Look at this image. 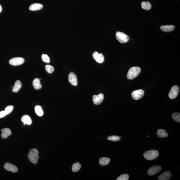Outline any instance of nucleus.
<instances>
[{"label":"nucleus","instance_id":"obj_1","mask_svg":"<svg viewBox=\"0 0 180 180\" xmlns=\"http://www.w3.org/2000/svg\"><path fill=\"white\" fill-rule=\"evenodd\" d=\"M141 70V68L139 67H131L128 72L127 78L130 80L134 79L140 74Z\"/></svg>","mask_w":180,"mask_h":180},{"label":"nucleus","instance_id":"obj_2","mask_svg":"<svg viewBox=\"0 0 180 180\" xmlns=\"http://www.w3.org/2000/svg\"><path fill=\"white\" fill-rule=\"evenodd\" d=\"M39 152L35 148L31 149L29 152L28 158L30 161L34 164H37L39 156Z\"/></svg>","mask_w":180,"mask_h":180},{"label":"nucleus","instance_id":"obj_3","mask_svg":"<svg viewBox=\"0 0 180 180\" xmlns=\"http://www.w3.org/2000/svg\"><path fill=\"white\" fill-rule=\"evenodd\" d=\"M159 153L158 151L155 150H151L145 152L143 156L145 159L149 161L155 160L158 157Z\"/></svg>","mask_w":180,"mask_h":180},{"label":"nucleus","instance_id":"obj_4","mask_svg":"<svg viewBox=\"0 0 180 180\" xmlns=\"http://www.w3.org/2000/svg\"><path fill=\"white\" fill-rule=\"evenodd\" d=\"M116 35L117 40L120 43H125L128 42L129 40V37L122 32L118 31L116 33Z\"/></svg>","mask_w":180,"mask_h":180},{"label":"nucleus","instance_id":"obj_5","mask_svg":"<svg viewBox=\"0 0 180 180\" xmlns=\"http://www.w3.org/2000/svg\"><path fill=\"white\" fill-rule=\"evenodd\" d=\"M179 91V88L177 85H174L172 87L169 92L168 96L171 99H174L176 97Z\"/></svg>","mask_w":180,"mask_h":180},{"label":"nucleus","instance_id":"obj_6","mask_svg":"<svg viewBox=\"0 0 180 180\" xmlns=\"http://www.w3.org/2000/svg\"><path fill=\"white\" fill-rule=\"evenodd\" d=\"M162 170V167L160 165H155L150 167L148 169L147 174L150 176H153L158 174Z\"/></svg>","mask_w":180,"mask_h":180},{"label":"nucleus","instance_id":"obj_7","mask_svg":"<svg viewBox=\"0 0 180 180\" xmlns=\"http://www.w3.org/2000/svg\"><path fill=\"white\" fill-rule=\"evenodd\" d=\"M145 91L141 89L134 90L132 91V98L135 100H138L143 97Z\"/></svg>","mask_w":180,"mask_h":180},{"label":"nucleus","instance_id":"obj_8","mask_svg":"<svg viewBox=\"0 0 180 180\" xmlns=\"http://www.w3.org/2000/svg\"><path fill=\"white\" fill-rule=\"evenodd\" d=\"M9 63L13 66H18L24 63V58L16 57L12 58L9 60Z\"/></svg>","mask_w":180,"mask_h":180},{"label":"nucleus","instance_id":"obj_9","mask_svg":"<svg viewBox=\"0 0 180 180\" xmlns=\"http://www.w3.org/2000/svg\"><path fill=\"white\" fill-rule=\"evenodd\" d=\"M104 95L103 93H99L98 95H94L92 99L94 104L98 105L100 104L104 99Z\"/></svg>","mask_w":180,"mask_h":180},{"label":"nucleus","instance_id":"obj_10","mask_svg":"<svg viewBox=\"0 0 180 180\" xmlns=\"http://www.w3.org/2000/svg\"><path fill=\"white\" fill-rule=\"evenodd\" d=\"M68 81L71 84L74 86H76L78 84L77 76L73 72H71L68 75Z\"/></svg>","mask_w":180,"mask_h":180},{"label":"nucleus","instance_id":"obj_11","mask_svg":"<svg viewBox=\"0 0 180 180\" xmlns=\"http://www.w3.org/2000/svg\"><path fill=\"white\" fill-rule=\"evenodd\" d=\"M92 57L97 62L102 63L104 62V58L102 53H99L98 52H94L92 54Z\"/></svg>","mask_w":180,"mask_h":180},{"label":"nucleus","instance_id":"obj_12","mask_svg":"<svg viewBox=\"0 0 180 180\" xmlns=\"http://www.w3.org/2000/svg\"><path fill=\"white\" fill-rule=\"evenodd\" d=\"M4 167L6 170L12 172L13 173L17 172L18 171V168L16 166L9 162L6 163L4 165Z\"/></svg>","mask_w":180,"mask_h":180},{"label":"nucleus","instance_id":"obj_13","mask_svg":"<svg viewBox=\"0 0 180 180\" xmlns=\"http://www.w3.org/2000/svg\"><path fill=\"white\" fill-rule=\"evenodd\" d=\"M171 177V174L169 171H167L162 173L159 176V180H168L170 179Z\"/></svg>","mask_w":180,"mask_h":180},{"label":"nucleus","instance_id":"obj_14","mask_svg":"<svg viewBox=\"0 0 180 180\" xmlns=\"http://www.w3.org/2000/svg\"><path fill=\"white\" fill-rule=\"evenodd\" d=\"M2 133L1 134V137L3 139H6L11 134V131L10 128H5L1 130Z\"/></svg>","mask_w":180,"mask_h":180},{"label":"nucleus","instance_id":"obj_15","mask_svg":"<svg viewBox=\"0 0 180 180\" xmlns=\"http://www.w3.org/2000/svg\"><path fill=\"white\" fill-rule=\"evenodd\" d=\"M175 27L174 25H166L161 26V31L165 32H171L175 30Z\"/></svg>","mask_w":180,"mask_h":180},{"label":"nucleus","instance_id":"obj_16","mask_svg":"<svg viewBox=\"0 0 180 180\" xmlns=\"http://www.w3.org/2000/svg\"><path fill=\"white\" fill-rule=\"evenodd\" d=\"M43 8V5L39 3H34L31 4L29 8V10L31 11H37Z\"/></svg>","mask_w":180,"mask_h":180},{"label":"nucleus","instance_id":"obj_17","mask_svg":"<svg viewBox=\"0 0 180 180\" xmlns=\"http://www.w3.org/2000/svg\"><path fill=\"white\" fill-rule=\"evenodd\" d=\"M22 83L19 80H17L15 82L14 85L12 88V91L14 92L17 93L19 91V89L22 87Z\"/></svg>","mask_w":180,"mask_h":180},{"label":"nucleus","instance_id":"obj_18","mask_svg":"<svg viewBox=\"0 0 180 180\" xmlns=\"http://www.w3.org/2000/svg\"><path fill=\"white\" fill-rule=\"evenodd\" d=\"M32 85L35 89L36 90H39L41 89L42 85L40 83V80L38 78L34 79L33 80Z\"/></svg>","mask_w":180,"mask_h":180},{"label":"nucleus","instance_id":"obj_19","mask_svg":"<svg viewBox=\"0 0 180 180\" xmlns=\"http://www.w3.org/2000/svg\"><path fill=\"white\" fill-rule=\"evenodd\" d=\"M21 120L22 122L25 123L28 125H31L32 124V120L31 117L27 115H24L22 117Z\"/></svg>","mask_w":180,"mask_h":180},{"label":"nucleus","instance_id":"obj_20","mask_svg":"<svg viewBox=\"0 0 180 180\" xmlns=\"http://www.w3.org/2000/svg\"><path fill=\"white\" fill-rule=\"evenodd\" d=\"M156 133L158 136L161 138H166L168 135V133L166 132V130L161 129L158 130Z\"/></svg>","mask_w":180,"mask_h":180},{"label":"nucleus","instance_id":"obj_21","mask_svg":"<svg viewBox=\"0 0 180 180\" xmlns=\"http://www.w3.org/2000/svg\"><path fill=\"white\" fill-rule=\"evenodd\" d=\"M99 162L101 165H106L110 163V159L108 157H103L99 159Z\"/></svg>","mask_w":180,"mask_h":180},{"label":"nucleus","instance_id":"obj_22","mask_svg":"<svg viewBox=\"0 0 180 180\" xmlns=\"http://www.w3.org/2000/svg\"><path fill=\"white\" fill-rule=\"evenodd\" d=\"M141 7L144 10H149L151 9L152 5L149 2H143L141 3Z\"/></svg>","mask_w":180,"mask_h":180},{"label":"nucleus","instance_id":"obj_23","mask_svg":"<svg viewBox=\"0 0 180 180\" xmlns=\"http://www.w3.org/2000/svg\"><path fill=\"white\" fill-rule=\"evenodd\" d=\"M35 111L39 117H41L44 114V111H43L41 107L37 105L35 107Z\"/></svg>","mask_w":180,"mask_h":180},{"label":"nucleus","instance_id":"obj_24","mask_svg":"<svg viewBox=\"0 0 180 180\" xmlns=\"http://www.w3.org/2000/svg\"><path fill=\"white\" fill-rule=\"evenodd\" d=\"M81 165L79 162H76L73 165L72 167V171L74 172H77L81 169Z\"/></svg>","mask_w":180,"mask_h":180},{"label":"nucleus","instance_id":"obj_25","mask_svg":"<svg viewBox=\"0 0 180 180\" xmlns=\"http://www.w3.org/2000/svg\"><path fill=\"white\" fill-rule=\"evenodd\" d=\"M172 117L174 120L178 123H180V113L178 112H175L172 114Z\"/></svg>","mask_w":180,"mask_h":180},{"label":"nucleus","instance_id":"obj_26","mask_svg":"<svg viewBox=\"0 0 180 180\" xmlns=\"http://www.w3.org/2000/svg\"><path fill=\"white\" fill-rule=\"evenodd\" d=\"M107 139L108 140L112 141H117L120 140V137L116 135L110 136L108 137Z\"/></svg>","mask_w":180,"mask_h":180},{"label":"nucleus","instance_id":"obj_27","mask_svg":"<svg viewBox=\"0 0 180 180\" xmlns=\"http://www.w3.org/2000/svg\"><path fill=\"white\" fill-rule=\"evenodd\" d=\"M13 108V106L12 105H8L6 107L4 111H5L6 115L10 114L12 112Z\"/></svg>","mask_w":180,"mask_h":180},{"label":"nucleus","instance_id":"obj_28","mask_svg":"<svg viewBox=\"0 0 180 180\" xmlns=\"http://www.w3.org/2000/svg\"><path fill=\"white\" fill-rule=\"evenodd\" d=\"M45 68H46V71L48 74H52L54 71V67L53 66H51V65H46V67H45Z\"/></svg>","mask_w":180,"mask_h":180},{"label":"nucleus","instance_id":"obj_29","mask_svg":"<svg viewBox=\"0 0 180 180\" xmlns=\"http://www.w3.org/2000/svg\"><path fill=\"white\" fill-rule=\"evenodd\" d=\"M41 59L44 62L46 63H48L50 62L49 57L47 54H43L42 55Z\"/></svg>","mask_w":180,"mask_h":180},{"label":"nucleus","instance_id":"obj_30","mask_svg":"<svg viewBox=\"0 0 180 180\" xmlns=\"http://www.w3.org/2000/svg\"><path fill=\"white\" fill-rule=\"evenodd\" d=\"M129 176L127 174H123L119 176L116 179L117 180H127L128 179Z\"/></svg>","mask_w":180,"mask_h":180},{"label":"nucleus","instance_id":"obj_31","mask_svg":"<svg viewBox=\"0 0 180 180\" xmlns=\"http://www.w3.org/2000/svg\"><path fill=\"white\" fill-rule=\"evenodd\" d=\"M6 116L5 111H2L0 112V118H3L5 117Z\"/></svg>","mask_w":180,"mask_h":180},{"label":"nucleus","instance_id":"obj_32","mask_svg":"<svg viewBox=\"0 0 180 180\" xmlns=\"http://www.w3.org/2000/svg\"><path fill=\"white\" fill-rule=\"evenodd\" d=\"M2 11V6H1V5H0V12H1V11Z\"/></svg>","mask_w":180,"mask_h":180},{"label":"nucleus","instance_id":"obj_33","mask_svg":"<svg viewBox=\"0 0 180 180\" xmlns=\"http://www.w3.org/2000/svg\"><path fill=\"white\" fill-rule=\"evenodd\" d=\"M24 125H26V124H25V123H24Z\"/></svg>","mask_w":180,"mask_h":180},{"label":"nucleus","instance_id":"obj_34","mask_svg":"<svg viewBox=\"0 0 180 180\" xmlns=\"http://www.w3.org/2000/svg\"><path fill=\"white\" fill-rule=\"evenodd\" d=\"M147 137H148V135H147Z\"/></svg>","mask_w":180,"mask_h":180}]
</instances>
